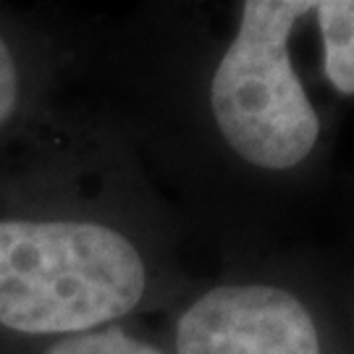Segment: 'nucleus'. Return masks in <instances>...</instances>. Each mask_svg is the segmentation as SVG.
<instances>
[{
	"mask_svg": "<svg viewBox=\"0 0 354 354\" xmlns=\"http://www.w3.org/2000/svg\"><path fill=\"white\" fill-rule=\"evenodd\" d=\"M171 294L121 131L58 100L0 145V342L140 323Z\"/></svg>",
	"mask_w": 354,
	"mask_h": 354,
	"instance_id": "obj_1",
	"label": "nucleus"
},
{
	"mask_svg": "<svg viewBox=\"0 0 354 354\" xmlns=\"http://www.w3.org/2000/svg\"><path fill=\"white\" fill-rule=\"evenodd\" d=\"M313 3L247 0L207 84L213 124L228 150L266 174H289L313 158L323 124L299 68L294 37Z\"/></svg>",
	"mask_w": 354,
	"mask_h": 354,
	"instance_id": "obj_2",
	"label": "nucleus"
},
{
	"mask_svg": "<svg viewBox=\"0 0 354 354\" xmlns=\"http://www.w3.org/2000/svg\"><path fill=\"white\" fill-rule=\"evenodd\" d=\"M171 354H328L315 310L273 281H223L178 304Z\"/></svg>",
	"mask_w": 354,
	"mask_h": 354,
	"instance_id": "obj_3",
	"label": "nucleus"
},
{
	"mask_svg": "<svg viewBox=\"0 0 354 354\" xmlns=\"http://www.w3.org/2000/svg\"><path fill=\"white\" fill-rule=\"evenodd\" d=\"M71 66L74 53L50 29L0 6V145L61 100Z\"/></svg>",
	"mask_w": 354,
	"mask_h": 354,
	"instance_id": "obj_4",
	"label": "nucleus"
},
{
	"mask_svg": "<svg viewBox=\"0 0 354 354\" xmlns=\"http://www.w3.org/2000/svg\"><path fill=\"white\" fill-rule=\"evenodd\" d=\"M310 21L317 35L320 74L336 95L354 97V0H315Z\"/></svg>",
	"mask_w": 354,
	"mask_h": 354,
	"instance_id": "obj_5",
	"label": "nucleus"
},
{
	"mask_svg": "<svg viewBox=\"0 0 354 354\" xmlns=\"http://www.w3.org/2000/svg\"><path fill=\"white\" fill-rule=\"evenodd\" d=\"M0 354H171L163 339L140 323L111 326L48 342H0Z\"/></svg>",
	"mask_w": 354,
	"mask_h": 354,
	"instance_id": "obj_6",
	"label": "nucleus"
}]
</instances>
